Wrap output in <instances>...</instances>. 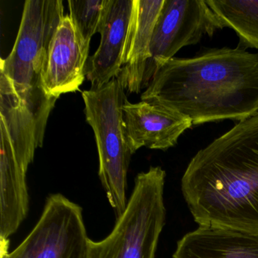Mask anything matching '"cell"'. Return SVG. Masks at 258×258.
<instances>
[{
    "mask_svg": "<svg viewBox=\"0 0 258 258\" xmlns=\"http://www.w3.org/2000/svg\"><path fill=\"white\" fill-rule=\"evenodd\" d=\"M141 100L174 110L193 125L245 120L258 113V53L224 47L174 57L155 72Z\"/></svg>",
    "mask_w": 258,
    "mask_h": 258,
    "instance_id": "obj_1",
    "label": "cell"
},
{
    "mask_svg": "<svg viewBox=\"0 0 258 258\" xmlns=\"http://www.w3.org/2000/svg\"><path fill=\"white\" fill-rule=\"evenodd\" d=\"M181 189L199 226L258 232V113L199 151Z\"/></svg>",
    "mask_w": 258,
    "mask_h": 258,
    "instance_id": "obj_2",
    "label": "cell"
},
{
    "mask_svg": "<svg viewBox=\"0 0 258 258\" xmlns=\"http://www.w3.org/2000/svg\"><path fill=\"white\" fill-rule=\"evenodd\" d=\"M64 16L61 0H27L13 50L0 64V72L10 79L21 108L35 126L39 147L43 146L48 119L57 100L43 88V66Z\"/></svg>",
    "mask_w": 258,
    "mask_h": 258,
    "instance_id": "obj_3",
    "label": "cell"
},
{
    "mask_svg": "<svg viewBox=\"0 0 258 258\" xmlns=\"http://www.w3.org/2000/svg\"><path fill=\"white\" fill-rule=\"evenodd\" d=\"M165 177L161 167L137 175L124 212L106 238L90 239L87 258H155L165 225Z\"/></svg>",
    "mask_w": 258,
    "mask_h": 258,
    "instance_id": "obj_4",
    "label": "cell"
},
{
    "mask_svg": "<svg viewBox=\"0 0 258 258\" xmlns=\"http://www.w3.org/2000/svg\"><path fill=\"white\" fill-rule=\"evenodd\" d=\"M82 98L86 119L96 139L99 179L117 220L127 205V172L132 155L123 120L124 90L114 78L100 88L84 90Z\"/></svg>",
    "mask_w": 258,
    "mask_h": 258,
    "instance_id": "obj_5",
    "label": "cell"
},
{
    "mask_svg": "<svg viewBox=\"0 0 258 258\" xmlns=\"http://www.w3.org/2000/svg\"><path fill=\"white\" fill-rule=\"evenodd\" d=\"M89 238L80 205L60 193L48 196L29 235L12 252L0 238V258H87Z\"/></svg>",
    "mask_w": 258,
    "mask_h": 258,
    "instance_id": "obj_6",
    "label": "cell"
},
{
    "mask_svg": "<svg viewBox=\"0 0 258 258\" xmlns=\"http://www.w3.org/2000/svg\"><path fill=\"white\" fill-rule=\"evenodd\" d=\"M222 30L217 16L204 0H164L152 34L151 58L143 89L155 72L184 46L197 44L204 35Z\"/></svg>",
    "mask_w": 258,
    "mask_h": 258,
    "instance_id": "obj_7",
    "label": "cell"
},
{
    "mask_svg": "<svg viewBox=\"0 0 258 258\" xmlns=\"http://www.w3.org/2000/svg\"><path fill=\"white\" fill-rule=\"evenodd\" d=\"M137 13V0H109L101 27L100 44L89 58L86 78L93 89L118 78L126 62Z\"/></svg>",
    "mask_w": 258,
    "mask_h": 258,
    "instance_id": "obj_8",
    "label": "cell"
},
{
    "mask_svg": "<svg viewBox=\"0 0 258 258\" xmlns=\"http://www.w3.org/2000/svg\"><path fill=\"white\" fill-rule=\"evenodd\" d=\"M90 45L70 16H64L51 40L43 66L42 79L48 96L57 99L61 95L79 90L85 79Z\"/></svg>",
    "mask_w": 258,
    "mask_h": 258,
    "instance_id": "obj_9",
    "label": "cell"
},
{
    "mask_svg": "<svg viewBox=\"0 0 258 258\" xmlns=\"http://www.w3.org/2000/svg\"><path fill=\"white\" fill-rule=\"evenodd\" d=\"M126 141L131 153L143 147L166 151L174 147L180 136L192 126L183 114L152 102L131 103L123 106Z\"/></svg>",
    "mask_w": 258,
    "mask_h": 258,
    "instance_id": "obj_10",
    "label": "cell"
},
{
    "mask_svg": "<svg viewBox=\"0 0 258 258\" xmlns=\"http://www.w3.org/2000/svg\"><path fill=\"white\" fill-rule=\"evenodd\" d=\"M0 238L17 232L29 210L28 169L18 159L5 123L0 120Z\"/></svg>",
    "mask_w": 258,
    "mask_h": 258,
    "instance_id": "obj_11",
    "label": "cell"
},
{
    "mask_svg": "<svg viewBox=\"0 0 258 258\" xmlns=\"http://www.w3.org/2000/svg\"><path fill=\"white\" fill-rule=\"evenodd\" d=\"M173 258H258V232L200 225L178 241Z\"/></svg>",
    "mask_w": 258,
    "mask_h": 258,
    "instance_id": "obj_12",
    "label": "cell"
},
{
    "mask_svg": "<svg viewBox=\"0 0 258 258\" xmlns=\"http://www.w3.org/2000/svg\"><path fill=\"white\" fill-rule=\"evenodd\" d=\"M164 0H137V13L126 62L117 79L129 93H140L148 61L152 34Z\"/></svg>",
    "mask_w": 258,
    "mask_h": 258,
    "instance_id": "obj_13",
    "label": "cell"
},
{
    "mask_svg": "<svg viewBox=\"0 0 258 258\" xmlns=\"http://www.w3.org/2000/svg\"><path fill=\"white\" fill-rule=\"evenodd\" d=\"M222 29L235 31L242 49H258V0H206Z\"/></svg>",
    "mask_w": 258,
    "mask_h": 258,
    "instance_id": "obj_14",
    "label": "cell"
},
{
    "mask_svg": "<svg viewBox=\"0 0 258 258\" xmlns=\"http://www.w3.org/2000/svg\"><path fill=\"white\" fill-rule=\"evenodd\" d=\"M71 19L86 43L100 32L109 0H69Z\"/></svg>",
    "mask_w": 258,
    "mask_h": 258,
    "instance_id": "obj_15",
    "label": "cell"
}]
</instances>
